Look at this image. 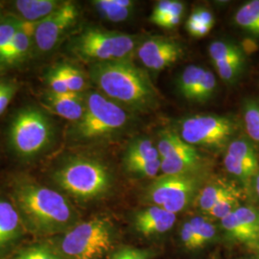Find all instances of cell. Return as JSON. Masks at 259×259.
<instances>
[{
    "label": "cell",
    "mask_w": 259,
    "mask_h": 259,
    "mask_svg": "<svg viewBox=\"0 0 259 259\" xmlns=\"http://www.w3.org/2000/svg\"><path fill=\"white\" fill-rule=\"evenodd\" d=\"M90 77L106 97L132 111L148 112L160 105V95L148 73L132 60L93 64Z\"/></svg>",
    "instance_id": "obj_1"
},
{
    "label": "cell",
    "mask_w": 259,
    "mask_h": 259,
    "mask_svg": "<svg viewBox=\"0 0 259 259\" xmlns=\"http://www.w3.org/2000/svg\"><path fill=\"white\" fill-rule=\"evenodd\" d=\"M14 196L28 224L37 232H60L74 222V210L68 201L47 186L22 183L15 188Z\"/></svg>",
    "instance_id": "obj_2"
},
{
    "label": "cell",
    "mask_w": 259,
    "mask_h": 259,
    "mask_svg": "<svg viewBox=\"0 0 259 259\" xmlns=\"http://www.w3.org/2000/svg\"><path fill=\"white\" fill-rule=\"evenodd\" d=\"M143 37L100 28H89L72 39L70 50L93 64L132 60Z\"/></svg>",
    "instance_id": "obj_3"
},
{
    "label": "cell",
    "mask_w": 259,
    "mask_h": 259,
    "mask_svg": "<svg viewBox=\"0 0 259 259\" xmlns=\"http://www.w3.org/2000/svg\"><path fill=\"white\" fill-rule=\"evenodd\" d=\"M129 121L127 111L100 93H90L85 97V110L72 129L77 140L103 139L123 129Z\"/></svg>",
    "instance_id": "obj_4"
},
{
    "label": "cell",
    "mask_w": 259,
    "mask_h": 259,
    "mask_svg": "<svg viewBox=\"0 0 259 259\" xmlns=\"http://www.w3.org/2000/svg\"><path fill=\"white\" fill-rule=\"evenodd\" d=\"M55 181L65 192L83 201L102 197L111 184L108 168L89 158L69 160L56 172Z\"/></svg>",
    "instance_id": "obj_5"
},
{
    "label": "cell",
    "mask_w": 259,
    "mask_h": 259,
    "mask_svg": "<svg viewBox=\"0 0 259 259\" xmlns=\"http://www.w3.org/2000/svg\"><path fill=\"white\" fill-rule=\"evenodd\" d=\"M53 135L50 118L33 107L20 110L10 125V144L21 157H35L42 153L50 145Z\"/></svg>",
    "instance_id": "obj_6"
},
{
    "label": "cell",
    "mask_w": 259,
    "mask_h": 259,
    "mask_svg": "<svg viewBox=\"0 0 259 259\" xmlns=\"http://www.w3.org/2000/svg\"><path fill=\"white\" fill-rule=\"evenodd\" d=\"M113 232L106 219H93L77 224L66 232L61 249L70 259H98L112 248Z\"/></svg>",
    "instance_id": "obj_7"
},
{
    "label": "cell",
    "mask_w": 259,
    "mask_h": 259,
    "mask_svg": "<svg viewBox=\"0 0 259 259\" xmlns=\"http://www.w3.org/2000/svg\"><path fill=\"white\" fill-rule=\"evenodd\" d=\"M237 124L229 116L200 114L185 117L179 123V136L194 147L227 148L235 139Z\"/></svg>",
    "instance_id": "obj_8"
},
{
    "label": "cell",
    "mask_w": 259,
    "mask_h": 259,
    "mask_svg": "<svg viewBox=\"0 0 259 259\" xmlns=\"http://www.w3.org/2000/svg\"><path fill=\"white\" fill-rule=\"evenodd\" d=\"M203 181L202 174L162 175L149 185L145 198L153 205L177 214L196 199Z\"/></svg>",
    "instance_id": "obj_9"
},
{
    "label": "cell",
    "mask_w": 259,
    "mask_h": 259,
    "mask_svg": "<svg viewBox=\"0 0 259 259\" xmlns=\"http://www.w3.org/2000/svg\"><path fill=\"white\" fill-rule=\"evenodd\" d=\"M78 17L77 5L71 1H63L52 14L37 22L34 42L38 51L41 53L51 51L61 37L74 25Z\"/></svg>",
    "instance_id": "obj_10"
},
{
    "label": "cell",
    "mask_w": 259,
    "mask_h": 259,
    "mask_svg": "<svg viewBox=\"0 0 259 259\" xmlns=\"http://www.w3.org/2000/svg\"><path fill=\"white\" fill-rule=\"evenodd\" d=\"M136 54L146 68L160 71L181 60L185 48L180 41L171 37H148L141 41Z\"/></svg>",
    "instance_id": "obj_11"
},
{
    "label": "cell",
    "mask_w": 259,
    "mask_h": 259,
    "mask_svg": "<svg viewBox=\"0 0 259 259\" xmlns=\"http://www.w3.org/2000/svg\"><path fill=\"white\" fill-rule=\"evenodd\" d=\"M208 54L222 81L231 85L239 81L247 65L240 46L232 40H214L208 47Z\"/></svg>",
    "instance_id": "obj_12"
},
{
    "label": "cell",
    "mask_w": 259,
    "mask_h": 259,
    "mask_svg": "<svg viewBox=\"0 0 259 259\" xmlns=\"http://www.w3.org/2000/svg\"><path fill=\"white\" fill-rule=\"evenodd\" d=\"M221 226L235 240L254 246L259 244V212L252 206H238L223 218Z\"/></svg>",
    "instance_id": "obj_13"
},
{
    "label": "cell",
    "mask_w": 259,
    "mask_h": 259,
    "mask_svg": "<svg viewBox=\"0 0 259 259\" xmlns=\"http://www.w3.org/2000/svg\"><path fill=\"white\" fill-rule=\"evenodd\" d=\"M136 230L145 235L151 236L170 231L176 222V214L169 212L162 207L152 205L141 209L135 216Z\"/></svg>",
    "instance_id": "obj_14"
},
{
    "label": "cell",
    "mask_w": 259,
    "mask_h": 259,
    "mask_svg": "<svg viewBox=\"0 0 259 259\" xmlns=\"http://www.w3.org/2000/svg\"><path fill=\"white\" fill-rule=\"evenodd\" d=\"M47 108L57 115L71 122H78L85 110V97L82 93H47L45 97Z\"/></svg>",
    "instance_id": "obj_15"
},
{
    "label": "cell",
    "mask_w": 259,
    "mask_h": 259,
    "mask_svg": "<svg viewBox=\"0 0 259 259\" xmlns=\"http://www.w3.org/2000/svg\"><path fill=\"white\" fill-rule=\"evenodd\" d=\"M226 156L232 157L244 166L249 168L255 176L259 172V156L256 146L245 138L232 139L226 148Z\"/></svg>",
    "instance_id": "obj_16"
},
{
    "label": "cell",
    "mask_w": 259,
    "mask_h": 259,
    "mask_svg": "<svg viewBox=\"0 0 259 259\" xmlns=\"http://www.w3.org/2000/svg\"><path fill=\"white\" fill-rule=\"evenodd\" d=\"M62 2L57 0H19L15 2V6L25 21L37 23L52 14Z\"/></svg>",
    "instance_id": "obj_17"
},
{
    "label": "cell",
    "mask_w": 259,
    "mask_h": 259,
    "mask_svg": "<svg viewBox=\"0 0 259 259\" xmlns=\"http://www.w3.org/2000/svg\"><path fill=\"white\" fill-rule=\"evenodd\" d=\"M20 228L18 209L9 202L0 201V249L19 236Z\"/></svg>",
    "instance_id": "obj_18"
},
{
    "label": "cell",
    "mask_w": 259,
    "mask_h": 259,
    "mask_svg": "<svg viewBox=\"0 0 259 259\" xmlns=\"http://www.w3.org/2000/svg\"><path fill=\"white\" fill-rule=\"evenodd\" d=\"M32 37L34 38V35L23 26V22L21 21L18 32L0 59V64L12 65L22 62L29 53Z\"/></svg>",
    "instance_id": "obj_19"
},
{
    "label": "cell",
    "mask_w": 259,
    "mask_h": 259,
    "mask_svg": "<svg viewBox=\"0 0 259 259\" xmlns=\"http://www.w3.org/2000/svg\"><path fill=\"white\" fill-rule=\"evenodd\" d=\"M93 5L103 19L115 23L129 19L136 6L131 0H95Z\"/></svg>",
    "instance_id": "obj_20"
},
{
    "label": "cell",
    "mask_w": 259,
    "mask_h": 259,
    "mask_svg": "<svg viewBox=\"0 0 259 259\" xmlns=\"http://www.w3.org/2000/svg\"><path fill=\"white\" fill-rule=\"evenodd\" d=\"M237 191L233 185L224 183L221 181L212 182L201 188L196 197L198 207L205 213H208L215 204L220 202L223 198Z\"/></svg>",
    "instance_id": "obj_21"
},
{
    "label": "cell",
    "mask_w": 259,
    "mask_h": 259,
    "mask_svg": "<svg viewBox=\"0 0 259 259\" xmlns=\"http://www.w3.org/2000/svg\"><path fill=\"white\" fill-rule=\"evenodd\" d=\"M160 159L157 146L146 138L133 140L126 149L124 155V166L139 162H147Z\"/></svg>",
    "instance_id": "obj_22"
},
{
    "label": "cell",
    "mask_w": 259,
    "mask_h": 259,
    "mask_svg": "<svg viewBox=\"0 0 259 259\" xmlns=\"http://www.w3.org/2000/svg\"><path fill=\"white\" fill-rule=\"evenodd\" d=\"M234 22L250 36L259 38V0L247 1L240 6L234 15Z\"/></svg>",
    "instance_id": "obj_23"
},
{
    "label": "cell",
    "mask_w": 259,
    "mask_h": 259,
    "mask_svg": "<svg viewBox=\"0 0 259 259\" xmlns=\"http://www.w3.org/2000/svg\"><path fill=\"white\" fill-rule=\"evenodd\" d=\"M205 68L197 65L186 66L178 78V93L185 99L190 101L195 90L204 75Z\"/></svg>",
    "instance_id": "obj_24"
},
{
    "label": "cell",
    "mask_w": 259,
    "mask_h": 259,
    "mask_svg": "<svg viewBox=\"0 0 259 259\" xmlns=\"http://www.w3.org/2000/svg\"><path fill=\"white\" fill-rule=\"evenodd\" d=\"M242 114L248 138L259 147V100L246 99L243 103Z\"/></svg>",
    "instance_id": "obj_25"
},
{
    "label": "cell",
    "mask_w": 259,
    "mask_h": 259,
    "mask_svg": "<svg viewBox=\"0 0 259 259\" xmlns=\"http://www.w3.org/2000/svg\"><path fill=\"white\" fill-rule=\"evenodd\" d=\"M217 89L216 77L211 70L205 69L201 81L198 83L190 102L205 103L212 99Z\"/></svg>",
    "instance_id": "obj_26"
},
{
    "label": "cell",
    "mask_w": 259,
    "mask_h": 259,
    "mask_svg": "<svg viewBox=\"0 0 259 259\" xmlns=\"http://www.w3.org/2000/svg\"><path fill=\"white\" fill-rule=\"evenodd\" d=\"M58 67L65 79L69 93H82L87 87V80L83 72L70 64H61L58 65Z\"/></svg>",
    "instance_id": "obj_27"
},
{
    "label": "cell",
    "mask_w": 259,
    "mask_h": 259,
    "mask_svg": "<svg viewBox=\"0 0 259 259\" xmlns=\"http://www.w3.org/2000/svg\"><path fill=\"white\" fill-rule=\"evenodd\" d=\"M189 222L193 227V230L199 238L202 248L214 240L216 237V227L204 217H193L189 220Z\"/></svg>",
    "instance_id": "obj_28"
},
{
    "label": "cell",
    "mask_w": 259,
    "mask_h": 259,
    "mask_svg": "<svg viewBox=\"0 0 259 259\" xmlns=\"http://www.w3.org/2000/svg\"><path fill=\"white\" fill-rule=\"evenodd\" d=\"M239 200H240V192L237 190L232 194L228 195L225 198H223L220 202H218L213 206L212 209L207 214L215 219L222 220L223 218H225L230 213L234 211L238 206H240Z\"/></svg>",
    "instance_id": "obj_29"
},
{
    "label": "cell",
    "mask_w": 259,
    "mask_h": 259,
    "mask_svg": "<svg viewBox=\"0 0 259 259\" xmlns=\"http://www.w3.org/2000/svg\"><path fill=\"white\" fill-rule=\"evenodd\" d=\"M185 13V3L177 0H161L158 1L152 12L150 20L154 21L157 19L170 16V15H180L184 16Z\"/></svg>",
    "instance_id": "obj_30"
},
{
    "label": "cell",
    "mask_w": 259,
    "mask_h": 259,
    "mask_svg": "<svg viewBox=\"0 0 259 259\" xmlns=\"http://www.w3.org/2000/svg\"><path fill=\"white\" fill-rule=\"evenodd\" d=\"M21 20L6 19L0 20V59L12 42L16 33L20 27Z\"/></svg>",
    "instance_id": "obj_31"
},
{
    "label": "cell",
    "mask_w": 259,
    "mask_h": 259,
    "mask_svg": "<svg viewBox=\"0 0 259 259\" xmlns=\"http://www.w3.org/2000/svg\"><path fill=\"white\" fill-rule=\"evenodd\" d=\"M126 170L135 175L144 178H155L160 171V159L147 162H139L125 166Z\"/></svg>",
    "instance_id": "obj_32"
},
{
    "label": "cell",
    "mask_w": 259,
    "mask_h": 259,
    "mask_svg": "<svg viewBox=\"0 0 259 259\" xmlns=\"http://www.w3.org/2000/svg\"><path fill=\"white\" fill-rule=\"evenodd\" d=\"M47 83L50 89V93L57 94H65L69 93L67 84L65 83V79L61 73L58 65L53 67L48 71L47 76Z\"/></svg>",
    "instance_id": "obj_33"
},
{
    "label": "cell",
    "mask_w": 259,
    "mask_h": 259,
    "mask_svg": "<svg viewBox=\"0 0 259 259\" xmlns=\"http://www.w3.org/2000/svg\"><path fill=\"white\" fill-rule=\"evenodd\" d=\"M14 259H61V257L46 246H36L22 250Z\"/></svg>",
    "instance_id": "obj_34"
},
{
    "label": "cell",
    "mask_w": 259,
    "mask_h": 259,
    "mask_svg": "<svg viewBox=\"0 0 259 259\" xmlns=\"http://www.w3.org/2000/svg\"><path fill=\"white\" fill-rule=\"evenodd\" d=\"M181 238L185 248L188 250H198L202 248L199 238L189 221L183 224L181 230Z\"/></svg>",
    "instance_id": "obj_35"
},
{
    "label": "cell",
    "mask_w": 259,
    "mask_h": 259,
    "mask_svg": "<svg viewBox=\"0 0 259 259\" xmlns=\"http://www.w3.org/2000/svg\"><path fill=\"white\" fill-rule=\"evenodd\" d=\"M18 91L17 84L10 81H0V115L6 111Z\"/></svg>",
    "instance_id": "obj_36"
},
{
    "label": "cell",
    "mask_w": 259,
    "mask_h": 259,
    "mask_svg": "<svg viewBox=\"0 0 259 259\" xmlns=\"http://www.w3.org/2000/svg\"><path fill=\"white\" fill-rule=\"evenodd\" d=\"M188 19L194 22L201 23L204 26H207L211 29L214 25V16L212 13L209 10L204 9V8H198L194 10L189 16Z\"/></svg>",
    "instance_id": "obj_37"
},
{
    "label": "cell",
    "mask_w": 259,
    "mask_h": 259,
    "mask_svg": "<svg viewBox=\"0 0 259 259\" xmlns=\"http://www.w3.org/2000/svg\"><path fill=\"white\" fill-rule=\"evenodd\" d=\"M111 259H148V254L143 250L124 248L115 252Z\"/></svg>",
    "instance_id": "obj_38"
},
{
    "label": "cell",
    "mask_w": 259,
    "mask_h": 259,
    "mask_svg": "<svg viewBox=\"0 0 259 259\" xmlns=\"http://www.w3.org/2000/svg\"><path fill=\"white\" fill-rule=\"evenodd\" d=\"M186 30L193 37H202L206 36L210 32L211 28L204 26V25L201 24V23L194 22V21H191V20L187 19V21H186Z\"/></svg>",
    "instance_id": "obj_39"
},
{
    "label": "cell",
    "mask_w": 259,
    "mask_h": 259,
    "mask_svg": "<svg viewBox=\"0 0 259 259\" xmlns=\"http://www.w3.org/2000/svg\"><path fill=\"white\" fill-rule=\"evenodd\" d=\"M182 19H183V16L170 15V16H166V17L156 19L152 22L157 26H159V27L165 28V29H173L181 23Z\"/></svg>",
    "instance_id": "obj_40"
},
{
    "label": "cell",
    "mask_w": 259,
    "mask_h": 259,
    "mask_svg": "<svg viewBox=\"0 0 259 259\" xmlns=\"http://www.w3.org/2000/svg\"><path fill=\"white\" fill-rule=\"evenodd\" d=\"M254 187H255L257 197L259 198V172L256 174V176L254 177Z\"/></svg>",
    "instance_id": "obj_41"
},
{
    "label": "cell",
    "mask_w": 259,
    "mask_h": 259,
    "mask_svg": "<svg viewBox=\"0 0 259 259\" xmlns=\"http://www.w3.org/2000/svg\"><path fill=\"white\" fill-rule=\"evenodd\" d=\"M0 14H1V4H0Z\"/></svg>",
    "instance_id": "obj_42"
}]
</instances>
